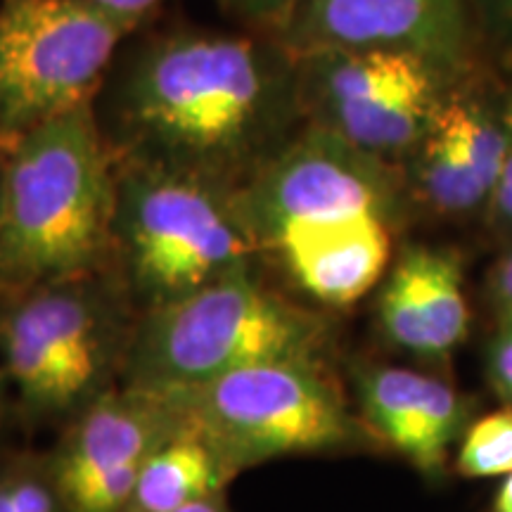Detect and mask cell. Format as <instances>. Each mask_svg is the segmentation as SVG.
Here are the masks:
<instances>
[{"label": "cell", "instance_id": "cell-26", "mask_svg": "<svg viewBox=\"0 0 512 512\" xmlns=\"http://www.w3.org/2000/svg\"><path fill=\"white\" fill-rule=\"evenodd\" d=\"M0 512H15V503H12L10 494V482H0Z\"/></svg>", "mask_w": 512, "mask_h": 512}, {"label": "cell", "instance_id": "cell-5", "mask_svg": "<svg viewBox=\"0 0 512 512\" xmlns=\"http://www.w3.org/2000/svg\"><path fill=\"white\" fill-rule=\"evenodd\" d=\"M114 242L136 290L155 306L247 266L259 249L235 190L119 162Z\"/></svg>", "mask_w": 512, "mask_h": 512}, {"label": "cell", "instance_id": "cell-16", "mask_svg": "<svg viewBox=\"0 0 512 512\" xmlns=\"http://www.w3.org/2000/svg\"><path fill=\"white\" fill-rule=\"evenodd\" d=\"M458 472L467 479L510 475L512 408L484 415L467 430L458 451Z\"/></svg>", "mask_w": 512, "mask_h": 512}, {"label": "cell", "instance_id": "cell-12", "mask_svg": "<svg viewBox=\"0 0 512 512\" xmlns=\"http://www.w3.org/2000/svg\"><path fill=\"white\" fill-rule=\"evenodd\" d=\"M467 83L448 93L427 136L403 162V181L444 214H467L491 202L508 152L503 110L486 107Z\"/></svg>", "mask_w": 512, "mask_h": 512}, {"label": "cell", "instance_id": "cell-2", "mask_svg": "<svg viewBox=\"0 0 512 512\" xmlns=\"http://www.w3.org/2000/svg\"><path fill=\"white\" fill-rule=\"evenodd\" d=\"M403 188L399 166L304 124L238 202L256 247L278 254L313 299L344 306L387 268Z\"/></svg>", "mask_w": 512, "mask_h": 512}, {"label": "cell", "instance_id": "cell-15", "mask_svg": "<svg viewBox=\"0 0 512 512\" xmlns=\"http://www.w3.org/2000/svg\"><path fill=\"white\" fill-rule=\"evenodd\" d=\"M233 475L200 434L181 425L145 460L126 512H174L216 496Z\"/></svg>", "mask_w": 512, "mask_h": 512}, {"label": "cell", "instance_id": "cell-7", "mask_svg": "<svg viewBox=\"0 0 512 512\" xmlns=\"http://www.w3.org/2000/svg\"><path fill=\"white\" fill-rule=\"evenodd\" d=\"M131 34L86 0H0V150L95 102Z\"/></svg>", "mask_w": 512, "mask_h": 512}, {"label": "cell", "instance_id": "cell-27", "mask_svg": "<svg viewBox=\"0 0 512 512\" xmlns=\"http://www.w3.org/2000/svg\"><path fill=\"white\" fill-rule=\"evenodd\" d=\"M0 176H3V159H0Z\"/></svg>", "mask_w": 512, "mask_h": 512}, {"label": "cell", "instance_id": "cell-10", "mask_svg": "<svg viewBox=\"0 0 512 512\" xmlns=\"http://www.w3.org/2000/svg\"><path fill=\"white\" fill-rule=\"evenodd\" d=\"M278 38L292 53L403 50L434 62L458 83L479 76L484 57L467 0H306Z\"/></svg>", "mask_w": 512, "mask_h": 512}, {"label": "cell", "instance_id": "cell-6", "mask_svg": "<svg viewBox=\"0 0 512 512\" xmlns=\"http://www.w3.org/2000/svg\"><path fill=\"white\" fill-rule=\"evenodd\" d=\"M230 470L354 439L344 401L313 358H278L159 394Z\"/></svg>", "mask_w": 512, "mask_h": 512}, {"label": "cell", "instance_id": "cell-21", "mask_svg": "<svg viewBox=\"0 0 512 512\" xmlns=\"http://www.w3.org/2000/svg\"><path fill=\"white\" fill-rule=\"evenodd\" d=\"M505 126H508V152H505V162L501 169V176H498L494 197H491V204L503 219L512 223V102L503 110Z\"/></svg>", "mask_w": 512, "mask_h": 512}, {"label": "cell", "instance_id": "cell-3", "mask_svg": "<svg viewBox=\"0 0 512 512\" xmlns=\"http://www.w3.org/2000/svg\"><path fill=\"white\" fill-rule=\"evenodd\" d=\"M0 290L76 280L114 242L117 162L95 102L0 150Z\"/></svg>", "mask_w": 512, "mask_h": 512}, {"label": "cell", "instance_id": "cell-25", "mask_svg": "<svg viewBox=\"0 0 512 512\" xmlns=\"http://www.w3.org/2000/svg\"><path fill=\"white\" fill-rule=\"evenodd\" d=\"M174 512H226L216 501V496H207V498H200V501H192L188 505H183V508H178Z\"/></svg>", "mask_w": 512, "mask_h": 512}, {"label": "cell", "instance_id": "cell-11", "mask_svg": "<svg viewBox=\"0 0 512 512\" xmlns=\"http://www.w3.org/2000/svg\"><path fill=\"white\" fill-rule=\"evenodd\" d=\"M181 427L174 408L128 387L88 408L57 463V494L69 512H126L145 460Z\"/></svg>", "mask_w": 512, "mask_h": 512}, {"label": "cell", "instance_id": "cell-23", "mask_svg": "<svg viewBox=\"0 0 512 512\" xmlns=\"http://www.w3.org/2000/svg\"><path fill=\"white\" fill-rule=\"evenodd\" d=\"M496 297L512 323V252L505 256L496 271Z\"/></svg>", "mask_w": 512, "mask_h": 512}, {"label": "cell", "instance_id": "cell-17", "mask_svg": "<svg viewBox=\"0 0 512 512\" xmlns=\"http://www.w3.org/2000/svg\"><path fill=\"white\" fill-rule=\"evenodd\" d=\"M306 0H216L240 29L278 38Z\"/></svg>", "mask_w": 512, "mask_h": 512}, {"label": "cell", "instance_id": "cell-4", "mask_svg": "<svg viewBox=\"0 0 512 512\" xmlns=\"http://www.w3.org/2000/svg\"><path fill=\"white\" fill-rule=\"evenodd\" d=\"M323 325L259 283L247 266L155 306L131 349V387L183 392L278 358H313Z\"/></svg>", "mask_w": 512, "mask_h": 512}, {"label": "cell", "instance_id": "cell-22", "mask_svg": "<svg viewBox=\"0 0 512 512\" xmlns=\"http://www.w3.org/2000/svg\"><path fill=\"white\" fill-rule=\"evenodd\" d=\"M491 375L501 392L512 401V323L496 337L491 347Z\"/></svg>", "mask_w": 512, "mask_h": 512}, {"label": "cell", "instance_id": "cell-13", "mask_svg": "<svg viewBox=\"0 0 512 512\" xmlns=\"http://www.w3.org/2000/svg\"><path fill=\"white\" fill-rule=\"evenodd\" d=\"M380 320L394 344L418 356H444L463 342L467 302L456 256L413 247L394 266L380 297Z\"/></svg>", "mask_w": 512, "mask_h": 512}, {"label": "cell", "instance_id": "cell-20", "mask_svg": "<svg viewBox=\"0 0 512 512\" xmlns=\"http://www.w3.org/2000/svg\"><path fill=\"white\" fill-rule=\"evenodd\" d=\"M8 482L15 512H57V498L41 479L17 477Z\"/></svg>", "mask_w": 512, "mask_h": 512}, {"label": "cell", "instance_id": "cell-24", "mask_svg": "<svg viewBox=\"0 0 512 512\" xmlns=\"http://www.w3.org/2000/svg\"><path fill=\"white\" fill-rule=\"evenodd\" d=\"M489 512H512V472L510 475H505L503 484L498 486Z\"/></svg>", "mask_w": 512, "mask_h": 512}, {"label": "cell", "instance_id": "cell-9", "mask_svg": "<svg viewBox=\"0 0 512 512\" xmlns=\"http://www.w3.org/2000/svg\"><path fill=\"white\" fill-rule=\"evenodd\" d=\"M0 351L31 413L72 411L105 366V316L76 280L36 287L0 320Z\"/></svg>", "mask_w": 512, "mask_h": 512}, {"label": "cell", "instance_id": "cell-8", "mask_svg": "<svg viewBox=\"0 0 512 512\" xmlns=\"http://www.w3.org/2000/svg\"><path fill=\"white\" fill-rule=\"evenodd\" d=\"M297 55L304 124L399 166L413 155L458 81L425 57L384 48Z\"/></svg>", "mask_w": 512, "mask_h": 512}, {"label": "cell", "instance_id": "cell-19", "mask_svg": "<svg viewBox=\"0 0 512 512\" xmlns=\"http://www.w3.org/2000/svg\"><path fill=\"white\" fill-rule=\"evenodd\" d=\"M86 3H91L93 8L102 10L105 15L119 19L128 29L138 31L171 0H86Z\"/></svg>", "mask_w": 512, "mask_h": 512}, {"label": "cell", "instance_id": "cell-18", "mask_svg": "<svg viewBox=\"0 0 512 512\" xmlns=\"http://www.w3.org/2000/svg\"><path fill=\"white\" fill-rule=\"evenodd\" d=\"M484 50L494 48L505 60H512V0H467Z\"/></svg>", "mask_w": 512, "mask_h": 512}, {"label": "cell", "instance_id": "cell-14", "mask_svg": "<svg viewBox=\"0 0 512 512\" xmlns=\"http://www.w3.org/2000/svg\"><path fill=\"white\" fill-rule=\"evenodd\" d=\"M361 399L375 430L422 472H439L463 422V403L437 377L377 368L363 377Z\"/></svg>", "mask_w": 512, "mask_h": 512}, {"label": "cell", "instance_id": "cell-1", "mask_svg": "<svg viewBox=\"0 0 512 512\" xmlns=\"http://www.w3.org/2000/svg\"><path fill=\"white\" fill-rule=\"evenodd\" d=\"M95 114L119 164L238 192L304 128L297 55L249 29H138Z\"/></svg>", "mask_w": 512, "mask_h": 512}]
</instances>
